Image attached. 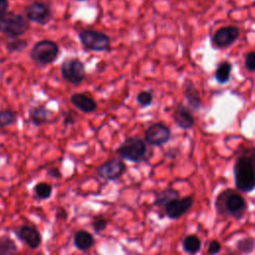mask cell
Wrapping results in <instances>:
<instances>
[{
	"mask_svg": "<svg viewBox=\"0 0 255 255\" xmlns=\"http://www.w3.org/2000/svg\"><path fill=\"white\" fill-rule=\"evenodd\" d=\"M59 46L52 40H41L34 44L30 51L31 59L39 65H49L59 56Z\"/></svg>",
	"mask_w": 255,
	"mask_h": 255,
	"instance_id": "5",
	"label": "cell"
},
{
	"mask_svg": "<svg viewBox=\"0 0 255 255\" xmlns=\"http://www.w3.org/2000/svg\"><path fill=\"white\" fill-rule=\"evenodd\" d=\"M60 70L63 79L73 85H80L86 78L85 65L76 57L65 58L61 64Z\"/></svg>",
	"mask_w": 255,
	"mask_h": 255,
	"instance_id": "7",
	"label": "cell"
},
{
	"mask_svg": "<svg viewBox=\"0 0 255 255\" xmlns=\"http://www.w3.org/2000/svg\"><path fill=\"white\" fill-rule=\"evenodd\" d=\"M233 173L235 186L239 191L249 193L255 189V146L240 149Z\"/></svg>",
	"mask_w": 255,
	"mask_h": 255,
	"instance_id": "1",
	"label": "cell"
},
{
	"mask_svg": "<svg viewBox=\"0 0 255 255\" xmlns=\"http://www.w3.org/2000/svg\"><path fill=\"white\" fill-rule=\"evenodd\" d=\"M179 197V193L177 190L173 189V188H166L164 190H161L159 192L156 193L155 198H154V204L156 206H165V204H167L169 201L178 198Z\"/></svg>",
	"mask_w": 255,
	"mask_h": 255,
	"instance_id": "20",
	"label": "cell"
},
{
	"mask_svg": "<svg viewBox=\"0 0 255 255\" xmlns=\"http://www.w3.org/2000/svg\"><path fill=\"white\" fill-rule=\"evenodd\" d=\"M57 216H58V217H60V219L65 220V219H67L68 214H67V211H66L64 208L60 207V208L58 209V211H57Z\"/></svg>",
	"mask_w": 255,
	"mask_h": 255,
	"instance_id": "34",
	"label": "cell"
},
{
	"mask_svg": "<svg viewBox=\"0 0 255 255\" xmlns=\"http://www.w3.org/2000/svg\"><path fill=\"white\" fill-rule=\"evenodd\" d=\"M127 166L121 157L111 158L97 168V174L105 180L114 181L119 179L126 171Z\"/></svg>",
	"mask_w": 255,
	"mask_h": 255,
	"instance_id": "9",
	"label": "cell"
},
{
	"mask_svg": "<svg viewBox=\"0 0 255 255\" xmlns=\"http://www.w3.org/2000/svg\"><path fill=\"white\" fill-rule=\"evenodd\" d=\"M35 197L39 200H45L51 197L53 193V186L45 181H40L36 183L33 187Z\"/></svg>",
	"mask_w": 255,
	"mask_h": 255,
	"instance_id": "22",
	"label": "cell"
},
{
	"mask_svg": "<svg viewBox=\"0 0 255 255\" xmlns=\"http://www.w3.org/2000/svg\"><path fill=\"white\" fill-rule=\"evenodd\" d=\"M76 1H87V0H76Z\"/></svg>",
	"mask_w": 255,
	"mask_h": 255,
	"instance_id": "35",
	"label": "cell"
},
{
	"mask_svg": "<svg viewBox=\"0 0 255 255\" xmlns=\"http://www.w3.org/2000/svg\"><path fill=\"white\" fill-rule=\"evenodd\" d=\"M17 121V115L12 110H2L0 111V128H6L12 126Z\"/></svg>",
	"mask_w": 255,
	"mask_h": 255,
	"instance_id": "25",
	"label": "cell"
},
{
	"mask_svg": "<svg viewBox=\"0 0 255 255\" xmlns=\"http://www.w3.org/2000/svg\"><path fill=\"white\" fill-rule=\"evenodd\" d=\"M16 236L31 249H37L42 242V235L38 229L30 225H21L15 231Z\"/></svg>",
	"mask_w": 255,
	"mask_h": 255,
	"instance_id": "13",
	"label": "cell"
},
{
	"mask_svg": "<svg viewBox=\"0 0 255 255\" xmlns=\"http://www.w3.org/2000/svg\"><path fill=\"white\" fill-rule=\"evenodd\" d=\"M221 250V244L219 241L217 240H212L207 248V253L208 255H216L217 253H219Z\"/></svg>",
	"mask_w": 255,
	"mask_h": 255,
	"instance_id": "30",
	"label": "cell"
},
{
	"mask_svg": "<svg viewBox=\"0 0 255 255\" xmlns=\"http://www.w3.org/2000/svg\"><path fill=\"white\" fill-rule=\"evenodd\" d=\"M27 47V41L21 38H11L7 43H6V49L11 52H22L26 49Z\"/></svg>",
	"mask_w": 255,
	"mask_h": 255,
	"instance_id": "26",
	"label": "cell"
},
{
	"mask_svg": "<svg viewBox=\"0 0 255 255\" xmlns=\"http://www.w3.org/2000/svg\"><path fill=\"white\" fill-rule=\"evenodd\" d=\"M25 14L28 21L39 25H46L52 19L51 7L43 1H34L25 7Z\"/></svg>",
	"mask_w": 255,
	"mask_h": 255,
	"instance_id": "8",
	"label": "cell"
},
{
	"mask_svg": "<svg viewBox=\"0 0 255 255\" xmlns=\"http://www.w3.org/2000/svg\"><path fill=\"white\" fill-rule=\"evenodd\" d=\"M182 249L188 254H196L201 249V240L195 234H189L183 238Z\"/></svg>",
	"mask_w": 255,
	"mask_h": 255,
	"instance_id": "19",
	"label": "cell"
},
{
	"mask_svg": "<svg viewBox=\"0 0 255 255\" xmlns=\"http://www.w3.org/2000/svg\"><path fill=\"white\" fill-rule=\"evenodd\" d=\"M73 240L75 247L81 251H87L95 245V238L93 234L84 229L76 231Z\"/></svg>",
	"mask_w": 255,
	"mask_h": 255,
	"instance_id": "16",
	"label": "cell"
},
{
	"mask_svg": "<svg viewBox=\"0 0 255 255\" xmlns=\"http://www.w3.org/2000/svg\"><path fill=\"white\" fill-rule=\"evenodd\" d=\"M153 101V95L151 91H140L136 95V103L141 107L145 108L151 105Z\"/></svg>",
	"mask_w": 255,
	"mask_h": 255,
	"instance_id": "27",
	"label": "cell"
},
{
	"mask_svg": "<svg viewBox=\"0 0 255 255\" xmlns=\"http://www.w3.org/2000/svg\"><path fill=\"white\" fill-rule=\"evenodd\" d=\"M75 122H76V119H75V114L74 113L69 112L64 116V125L66 127L70 126V125H74Z\"/></svg>",
	"mask_w": 255,
	"mask_h": 255,
	"instance_id": "31",
	"label": "cell"
},
{
	"mask_svg": "<svg viewBox=\"0 0 255 255\" xmlns=\"http://www.w3.org/2000/svg\"><path fill=\"white\" fill-rule=\"evenodd\" d=\"M184 96L189 108L193 111H197L201 106V99L198 90L191 84L184 85Z\"/></svg>",
	"mask_w": 255,
	"mask_h": 255,
	"instance_id": "18",
	"label": "cell"
},
{
	"mask_svg": "<svg viewBox=\"0 0 255 255\" xmlns=\"http://www.w3.org/2000/svg\"><path fill=\"white\" fill-rule=\"evenodd\" d=\"M231 70H232V65L229 62L224 61L220 63L215 72L216 81L220 84H226L230 79Z\"/></svg>",
	"mask_w": 255,
	"mask_h": 255,
	"instance_id": "23",
	"label": "cell"
},
{
	"mask_svg": "<svg viewBox=\"0 0 255 255\" xmlns=\"http://www.w3.org/2000/svg\"><path fill=\"white\" fill-rule=\"evenodd\" d=\"M29 21L14 12H5L0 15V33L9 38H19L29 30Z\"/></svg>",
	"mask_w": 255,
	"mask_h": 255,
	"instance_id": "3",
	"label": "cell"
},
{
	"mask_svg": "<svg viewBox=\"0 0 255 255\" xmlns=\"http://www.w3.org/2000/svg\"><path fill=\"white\" fill-rule=\"evenodd\" d=\"M8 7H9V1L8 0H0V15L7 12Z\"/></svg>",
	"mask_w": 255,
	"mask_h": 255,
	"instance_id": "33",
	"label": "cell"
},
{
	"mask_svg": "<svg viewBox=\"0 0 255 255\" xmlns=\"http://www.w3.org/2000/svg\"><path fill=\"white\" fill-rule=\"evenodd\" d=\"M71 103L79 111L85 114L94 113L98 109L97 102L90 96L82 93H76L71 96Z\"/></svg>",
	"mask_w": 255,
	"mask_h": 255,
	"instance_id": "14",
	"label": "cell"
},
{
	"mask_svg": "<svg viewBox=\"0 0 255 255\" xmlns=\"http://www.w3.org/2000/svg\"><path fill=\"white\" fill-rule=\"evenodd\" d=\"M240 30L236 26H226L218 29L212 36V44L217 48H225L233 44L239 37Z\"/></svg>",
	"mask_w": 255,
	"mask_h": 255,
	"instance_id": "12",
	"label": "cell"
},
{
	"mask_svg": "<svg viewBox=\"0 0 255 255\" xmlns=\"http://www.w3.org/2000/svg\"><path fill=\"white\" fill-rule=\"evenodd\" d=\"M108 226V220L103 216H96L92 221V227L94 231L99 234L103 232Z\"/></svg>",
	"mask_w": 255,
	"mask_h": 255,
	"instance_id": "28",
	"label": "cell"
},
{
	"mask_svg": "<svg viewBox=\"0 0 255 255\" xmlns=\"http://www.w3.org/2000/svg\"><path fill=\"white\" fill-rule=\"evenodd\" d=\"M147 148L145 141L138 136L128 137L116 150V153L125 160L131 162H140L144 159Z\"/></svg>",
	"mask_w": 255,
	"mask_h": 255,
	"instance_id": "4",
	"label": "cell"
},
{
	"mask_svg": "<svg viewBox=\"0 0 255 255\" xmlns=\"http://www.w3.org/2000/svg\"><path fill=\"white\" fill-rule=\"evenodd\" d=\"M50 111L43 105H38L30 108L29 121L36 127H40L49 122Z\"/></svg>",
	"mask_w": 255,
	"mask_h": 255,
	"instance_id": "17",
	"label": "cell"
},
{
	"mask_svg": "<svg viewBox=\"0 0 255 255\" xmlns=\"http://www.w3.org/2000/svg\"><path fill=\"white\" fill-rule=\"evenodd\" d=\"M244 65L248 71H250V72L255 71V52L252 51L246 55Z\"/></svg>",
	"mask_w": 255,
	"mask_h": 255,
	"instance_id": "29",
	"label": "cell"
},
{
	"mask_svg": "<svg viewBox=\"0 0 255 255\" xmlns=\"http://www.w3.org/2000/svg\"><path fill=\"white\" fill-rule=\"evenodd\" d=\"M193 198L191 196H185L182 198H175L165 204L164 212L169 219H178L183 216L192 206Z\"/></svg>",
	"mask_w": 255,
	"mask_h": 255,
	"instance_id": "11",
	"label": "cell"
},
{
	"mask_svg": "<svg viewBox=\"0 0 255 255\" xmlns=\"http://www.w3.org/2000/svg\"><path fill=\"white\" fill-rule=\"evenodd\" d=\"M47 174H48L49 176L53 177V178H56V179L62 177V173H61V171H60L57 167H51V168H49V169L47 170Z\"/></svg>",
	"mask_w": 255,
	"mask_h": 255,
	"instance_id": "32",
	"label": "cell"
},
{
	"mask_svg": "<svg viewBox=\"0 0 255 255\" xmlns=\"http://www.w3.org/2000/svg\"><path fill=\"white\" fill-rule=\"evenodd\" d=\"M215 210L219 215L241 219L247 212L248 205L244 197L234 189L222 190L215 198Z\"/></svg>",
	"mask_w": 255,
	"mask_h": 255,
	"instance_id": "2",
	"label": "cell"
},
{
	"mask_svg": "<svg viewBox=\"0 0 255 255\" xmlns=\"http://www.w3.org/2000/svg\"><path fill=\"white\" fill-rule=\"evenodd\" d=\"M173 120L175 124L183 129H188L192 128L194 125L193 116L191 115L190 111L182 105H178L175 108V111L173 114Z\"/></svg>",
	"mask_w": 255,
	"mask_h": 255,
	"instance_id": "15",
	"label": "cell"
},
{
	"mask_svg": "<svg viewBox=\"0 0 255 255\" xmlns=\"http://www.w3.org/2000/svg\"><path fill=\"white\" fill-rule=\"evenodd\" d=\"M227 255H231V254H227Z\"/></svg>",
	"mask_w": 255,
	"mask_h": 255,
	"instance_id": "36",
	"label": "cell"
},
{
	"mask_svg": "<svg viewBox=\"0 0 255 255\" xmlns=\"http://www.w3.org/2000/svg\"><path fill=\"white\" fill-rule=\"evenodd\" d=\"M81 44L90 51L103 52L110 49L111 39L110 37L97 30L93 29H84L78 34Z\"/></svg>",
	"mask_w": 255,
	"mask_h": 255,
	"instance_id": "6",
	"label": "cell"
},
{
	"mask_svg": "<svg viewBox=\"0 0 255 255\" xmlns=\"http://www.w3.org/2000/svg\"><path fill=\"white\" fill-rule=\"evenodd\" d=\"M171 132L167 126L162 123L150 125L144 131V141L152 146H161L170 138Z\"/></svg>",
	"mask_w": 255,
	"mask_h": 255,
	"instance_id": "10",
	"label": "cell"
},
{
	"mask_svg": "<svg viewBox=\"0 0 255 255\" xmlns=\"http://www.w3.org/2000/svg\"><path fill=\"white\" fill-rule=\"evenodd\" d=\"M0 255H19L17 244L7 235L0 236Z\"/></svg>",
	"mask_w": 255,
	"mask_h": 255,
	"instance_id": "21",
	"label": "cell"
},
{
	"mask_svg": "<svg viewBox=\"0 0 255 255\" xmlns=\"http://www.w3.org/2000/svg\"><path fill=\"white\" fill-rule=\"evenodd\" d=\"M236 248L238 251H240L243 254H250L255 249V238L248 236L241 238L236 243Z\"/></svg>",
	"mask_w": 255,
	"mask_h": 255,
	"instance_id": "24",
	"label": "cell"
}]
</instances>
